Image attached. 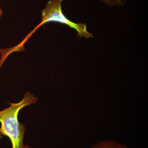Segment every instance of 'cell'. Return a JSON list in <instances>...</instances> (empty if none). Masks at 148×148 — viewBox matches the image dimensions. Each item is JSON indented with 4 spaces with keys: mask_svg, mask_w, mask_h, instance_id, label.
<instances>
[{
    "mask_svg": "<svg viewBox=\"0 0 148 148\" xmlns=\"http://www.w3.org/2000/svg\"><path fill=\"white\" fill-rule=\"evenodd\" d=\"M38 100V98L34 94L27 92L21 101L17 103H9V107L0 111V132L2 135L9 138L12 148H29L28 145L24 144L26 127L18 121V114L21 109L36 104Z\"/></svg>",
    "mask_w": 148,
    "mask_h": 148,
    "instance_id": "obj_1",
    "label": "cell"
},
{
    "mask_svg": "<svg viewBox=\"0 0 148 148\" xmlns=\"http://www.w3.org/2000/svg\"><path fill=\"white\" fill-rule=\"evenodd\" d=\"M63 0H49L47 2L45 7L41 11V21L22 40L25 43L37 29L44 24L50 22H56L67 25L75 30L77 32V37H85L86 38H93L92 34L87 31L86 24L75 23L67 18L62 10Z\"/></svg>",
    "mask_w": 148,
    "mask_h": 148,
    "instance_id": "obj_2",
    "label": "cell"
},
{
    "mask_svg": "<svg viewBox=\"0 0 148 148\" xmlns=\"http://www.w3.org/2000/svg\"><path fill=\"white\" fill-rule=\"evenodd\" d=\"M91 148H128L119 143L113 140L99 142L91 147Z\"/></svg>",
    "mask_w": 148,
    "mask_h": 148,
    "instance_id": "obj_3",
    "label": "cell"
},
{
    "mask_svg": "<svg viewBox=\"0 0 148 148\" xmlns=\"http://www.w3.org/2000/svg\"><path fill=\"white\" fill-rule=\"evenodd\" d=\"M110 6L120 5L123 3L121 0H100Z\"/></svg>",
    "mask_w": 148,
    "mask_h": 148,
    "instance_id": "obj_4",
    "label": "cell"
},
{
    "mask_svg": "<svg viewBox=\"0 0 148 148\" xmlns=\"http://www.w3.org/2000/svg\"><path fill=\"white\" fill-rule=\"evenodd\" d=\"M3 14V11L2 10L1 8V6H0V19L1 18Z\"/></svg>",
    "mask_w": 148,
    "mask_h": 148,
    "instance_id": "obj_5",
    "label": "cell"
},
{
    "mask_svg": "<svg viewBox=\"0 0 148 148\" xmlns=\"http://www.w3.org/2000/svg\"><path fill=\"white\" fill-rule=\"evenodd\" d=\"M2 138V135L1 133L0 132V140H1V138Z\"/></svg>",
    "mask_w": 148,
    "mask_h": 148,
    "instance_id": "obj_6",
    "label": "cell"
}]
</instances>
